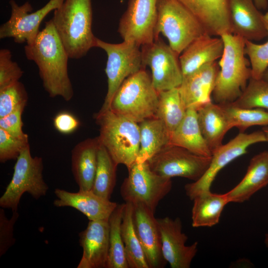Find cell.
<instances>
[{"instance_id":"1","label":"cell","mask_w":268,"mask_h":268,"mask_svg":"<svg viewBox=\"0 0 268 268\" xmlns=\"http://www.w3.org/2000/svg\"><path fill=\"white\" fill-rule=\"evenodd\" d=\"M26 58L37 65L49 96L70 100L74 92L67 71L68 55L51 19L45 22L34 41L24 47Z\"/></svg>"},{"instance_id":"2","label":"cell","mask_w":268,"mask_h":268,"mask_svg":"<svg viewBox=\"0 0 268 268\" xmlns=\"http://www.w3.org/2000/svg\"><path fill=\"white\" fill-rule=\"evenodd\" d=\"M52 20L69 58L80 59L96 47L91 0H65Z\"/></svg>"},{"instance_id":"3","label":"cell","mask_w":268,"mask_h":268,"mask_svg":"<svg viewBox=\"0 0 268 268\" xmlns=\"http://www.w3.org/2000/svg\"><path fill=\"white\" fill-rule=\"evenodd\" d=\"M224 43L222 56L212 98L215 103H230L240 97L252 77L250 61L245 53V39L233 34L220 36Z\"/></svg>"},{"instance_id":"4","label":"cell","mask_w":268,"mask_h":268,"mask_svg":"<svg viewBox=\"0 0 268 268\" xmlns=\"http://www.w3.org/2000/svg\"><path fill=\"white\" fill-rule=\"evenodd\" d=\"M94 118L99 126L100 143L118 165L129 169L136 162L139 150L138 123L111 109L97 112Z\"/></svg>"},{"instance_id":"5","label":"cell","mask_w":268,"mask_h":268,"mask_svg":"<svg viewBox=\"0 0 268 268\" xmlns=\"http://www.w3.org/2000/svg\"><path fill=\"white\" fill-rule=\"evenodd\" d=\"M158 92L145 68L129 76L122 83L111 102L110 109L137 123L154 117Z\"/></svg>"},{"instance_id":"6","label":"cell","mask_w":268,"mask_h":268,"mask_svg":"<svg viewBox=\"0 0 268 268\" xmlns=\"http://www.w3.org/2000/svg\"><path fill=\"white\" fill-rule=\"evenodd\" d=\"M161 33L178 55L195 40L206 33L200 20L176 0H159L155 39Z\"/></svg>"},{"instance_id":"7","label":"cell","mask_w":268,"mask_h":268,"mask_svg":"<svg viewBox=\"0 0 268 268\" xmlns=\"http://www.w3.org/2000/svg\"><path fill=\"white\" fill-rule=\"evenodd\" d=\"M12 178L0 198L2 208L17 211L21 197L28 193L35 199L46 195L49 187L43 176L42 158L32 157L30 145L24 148L16 159Z\"/></svg>"},{"instance_id":"8","label":"cell","mask_w":268,"mask_h":268,"mask_svg":"<svg viewBox=\"0 0 268 268\" xmlns=\"http://www.w3.org/2000/svg\"><path fill=\"white\" fill-rule=\"evenodd\" d=\"M128 170L120 189L122 198L127 203L142 204L155 212L159 202L170 192V178L153 172L147 161L135 162Z\"/></svg>"},{"instance_id":"9","label":"cell","mask_w":268,"mask_h":268,"mask_svg":"<svg viewBox=\"0 0 268 268\" xmlns=\"http://www.w3.org/2000/svg\"><path fill=\"white\" fill-rule=\"evenodd\" d=\"M139 47L131 42L124 41L121 43L112 44L96 38V47L103 50L107 55L105 70L107 77L108 90L99 112L110 109L112 99L124 81L143 68Z\"/></svg>"},{"instance_id":"10","label":"cell","mask_w":268,"mask_h":268,"mask_svg":"<svg viewBox=\"0 0 268 268\" xmlns=\"http://www.w3.org/2000/svg\"><path fill=\"white\" fill-rule=\"evenodd\" d=\"M266 142L264 132L250 134L240 133L226 144H222L212 153L210 164L198 180L185 186L186 195L192 200L199 195L210 191V187L219 171L228 164L247 153L251 145Z\"/></svg>"},{"instance_id":"11","label":"cell","mask_w":268,"mask_h":268,"mask_svg":"<svg viewBox=\"0 0 268 268\" xmlns=\"http://www.w3.org/2000/svg\"><path fill=\"white\" fill-rule=\"evenodd\" d=\"M142 66H148L153 86L158 92L179 87L183 75L179 57L159 37L141 46Z\"/></svg>"},{"instance_id":"12","label":"cell","mask_w":268,"mask_h":268,"mask_svg":"<svg viewBox=\"0 0 268 268\" xmlns=\"http://www.w3.org/2000/svg\"><path fill=\"white\" fill-rule=\"evenodd\" d=\"M211 158L169 144L147 162L150 169L160 176L170 179L180 177L196 181L205 173Z\"/></svg>"},{"instance_id":"13","label":"cell","mask_w":268,"mask_h":268,"mask_svg":"<svg viewBox=\"0 0 268 268\" xmlns=\"http://www.w3.org/2000/svg\"><path fill=\"white\" fill-rule=\"evenodd\" d=\"M64 0H49L42 8L32 12L33 8L29 2L19 5L14 0H10L11 15L0 27V39L12 38L16 43L31 44L40 32V25L44 18Z\"/></svg>"},{"instance_id":"14","label":"cell","mask_w":268,"mask_h":268,"mask_svg":"<svg viewBox=\"0 0 268 268\" xmlns=\"http://www.w3.org/2000/svg\"><path fill=\"white\" fill-rule=\"evenodd\" d=\"M159 0H129L120 19L118 31L125 41L139 46L153 42Z\"/></svg>"},{"instance_id":"15","label":"cell","mask_w":268,"mask_h":268,"mask_svg":"<svg viewBox=\"0 0 268 268\" xmlns=\"http://www.w3.org/2000/svg\"><path fill=\"white\" fill-rule=\"evenodd\" d=\"M161 234L163 257L172 268H190L198 250V242L191 245L186 243L188 239L182 231L179 217L157 218Z\"/></svg>"},{"instance_id":"16","label":"cell","mask_w":268,"mask_h":268,"mask_svg":"<svg viewBox=\"0 0 268 268\" xmlns=\"http://www.w3.org/2000/svg\"><path fill=\"white\" fill-rule=\"evenodd\" d=\"M133 206L135 231L149 268L165 267L167 263L162 254L160 231L154 213L142 204H134Z\"/></svg>"},{"instance_id":"17","label":"cell","mask_w":268,"mask_h":268,"mask_svg":"<svg viewBox=\"0 0 268 268\" xmlns=\"http://www.w3.org/2000/svg\"><path fill=\"white\" fill-rule=\"evenodd\" d=\"M220 69L217 61L206 64L194 72L183 76L178 87L187 109H198L212 102L211 96Z\"/></svg>"},{"instance_id":"18","label":"cell","mask_w":268,"mask_h":268,"mask_svg":"<svg viewBox=\"0 0 268 268\" xmlns=\"http://www.w3.org/2000/svg\"><path fill=\"white\" fill-rule=\"evenodd\" d=\"M79 237L83 254L77 268H106L109 249L108 220H89Z\"/></svg>"},{"instance_id":"19","label":"cell","mask_w":268,"mask_h":268,"mask_svg":"<svg viewBox=\"0 0 268 268\" xmlns=\"http://www.w3.org/2000/svg\"><path fill=\"white\" fill-rule=\"evenodd\" d=\"M227 2L232 34L253 42L268 36L264 14L254 0H227Z\"/></svg>"},{"instance_id":"20","label":"cell","mask_w":268,"mask_h":268,"mask_svg":"<svg viewBox=\"0 0 268 268\" xmlns=\"http://www.w3.org/2000/svg\"><path fill=\"white\" fill-rule=\"evenodd\" d=\"M57 199L53 204L56 207L74 208L85 215L89 220H108L118 203L95 194L91 191L79 190L72 193L56 189Z\"/></svg>"},{"instance_id":"21","label":"cell","mask_w":268,"mask_h":268,"mask_svg":"<svg viewBox=\"0 0 268 268\" xmlns=\"http://www.w3.org/2000/svg\"><path fill=\"white\" fill-rule=\"evenodd\" d=\"M200 20L208 34L232 33L227 0H176Z\"/></svg>"},{"instance_id":"22","label":"cell","mask_w":268,"mask_h":268,"mask_svg":"<svg viewBox=\"0 0 268 268\" xmlns=\"http://www.w3.org/2000/svg\"><path fill=\"white\" fill-rule=\"evenodd\" d=\"M224 50L221 37L205 33L192 42L181 54L179 61L183 76L220 58Z\"/></svg>"},{"instance_id":"23","label":"cell","mask_w":268,"mask_h":268,"mask_svg":"<svg viewBox=\"0 0 268 268\" xmlns=\"http://www.w3.org/2000/svg\"><path fill=\"white\" fill-rule=\"evenodd\" d=\"M98 136L79 142L71 151V171L79 190L91 191L96 174Z\"/></svg>"},{"instance_id":"24","label":"cell","mask_w":268,"mask_h":268,"mask_svg":"<svg viewBox=\"0 0 268 268\" xmlns=\"http://www.w3.org/2000/svg\"><path fill=\"white\" fill-rule=\"evenodd\" d=\"M268 185V150L253 156L241 181L226 194L229 202H243Z\"/></svg>"},{"instance_id":"25","label":"cell","mask_w":268,"mask_h":268,"mask_svg":"<svg viewBox=\"0 0 268 268\" xmlns=\"http://www.w3.org/2000/svg\"><path fill=\"white\" fill-rule=\"evenodd\" d=\"M199 126L211 152L221 146L225 134L231 129L226 114L219 104L210 102L197 110Z\"/></svg>"},{"instance_id":"26","label":"cell","mask_w":268,"mask_h":268,"mask_svg":"<svg viewBox=\"0 0 268 268\" xmlns=\"http://www.w3.org/2000/svg\"><path fill=\"white\" fill-rule=\"evenodd\" d=\"M169 144L183 147L199 155L212 156L201 131L197 110L194 109H187L183 120L171 134Z\"/></svg>"},{"instance_id":"27","label":"cell","mask_w":268,"mask_h":268,"mask_svg":"<svg viewBox=\"0 0 268 268\" xmlns=\"http://www.w3.org/2000/svg\"><path fill=\"white\" fill-rule=\"evenodd\" d=\"M140 146L136 162L142 163L170 144L171 133L164 123L153 117L138 123Z\"/></svg>"},{"instance_id":"28","label":"cell","mask_w":268,"mask_h":268,"mask_svg":"<svg viewBox=\"0 0 268 268\" xmlns=\"http://www.w3.org/2000/svg\"><path fill=\"white\" fill-rule=\"evenodd\" d=\"M193 201V227H212L217 224L224 207L229 202L226 193L218 194L210 191L199 195Z\"/></svg>"},{"instance_id":"29","label":"cell","mask_w":268,"mask_h":268,"mask_svg":"<svg viewBox=\"0 0 268 268\" xmlns=\"http://www.w3.org/2000/svg\"><path fill=\"white\" fill-rule=\"evenodd\" d=\"M133 204L125 203L121 234L129 268H149L135 231L133 220Z\"/></svg>"},{"instance_id":"30","label":"cell","mask_w":268,"mask_h":268,"mask_svg":"<svg viewBox=\"0 0 268 268\" xmlns=\"http://www.w3.org/2000/svg\"><path fill=\"white\" fill-rule=\"evenodd\" d=\"M158 92V101L154 117L161 120L171 134L183 120L186 111L179 88Z\"/></svg>"},{"instance_id":"31","label":"cell","mask_w":268,"mask_h":268,"mask_svg":"<svg viewBox=\"0 0 268 268\" xmlns=\"http://www.w3.org/2000/svg\"><path fill=\"white\" fill-rule=\"evenodd\" d=\"M118 165L106 148L100 143L97 152L96 174L92 189L95 194L110 200L116 185Z\"/></svg>"},{"instance_id":"32","label":"cell","mask_w":268,"mask_h":268,"mask_svg":"<svg viewBox=\"0 0 268 268\" xmlns=\"http://www.w3.org/2000/svg\"><path fill=\"white\" fill-rule=\"evenodd\" d=\"M124 205L118 204L108 219L109 249L106 268H129L121 228Z\"/></svg>"},{"instance_id":"33","label":"cell","mask_w":268,"mask_h":268,"mask_svg":"<svg viewBox=\"0 0 268 268\" xmlns=\"http://www.w3.org/2000/svg\"><path fill=\"white\" fill-rule=\"evenodd\" d=\"M220 105L230 128L236 127L240 133H244L248 128L255 126H268V111L261 108H242L230 103Z\"/></svg>"},{"instance_id":"34","label":"cell","mask_w":268,"mask_h":268,"mask_svg":"<svg viewBox=\"0 0 268 268\" xmlns=\"http://www.w3.org/2000/svg\"><path fill=\"white\" fill-rule=\"evenodd\" d=\"M230 104L242 108L268 111V82L263 78L251 77L240 97Z\"/></svg>"},{"instance_id":"35","label":"cell","mask_w":268,"mask_h":268,"mask_svg":"<svg viewBox=\"0 0 268 268\" xmlns=\"http://www.w3.org/2000/svg\"><path fill=\"white\" fill-rule=\"evenodd\" d=\"M264 21L268 37V12L264 14ZM245 53L250 62L252 77L262 78L264 73L268 67V39L262 44L245 40Z\"/></svg>"},{"instance_id":"36","label":"cell","mask_w":268,"mask_h":268,"mask_svg":"<svg viewBox=\"0 0 268 268\" xmlns=\"http://www.w3.org/2000/svg\"><path fill=\"white\" fill-rule=\"evenodd\" d=\"M28 94L23 84L19 81L0 90V118L20 108H25Z\"/></svg>"},{"instance_id":"37","label":"cell","mask_w":268,"mask_h":268,"mask_svg":"<svg viewBox=\"0 0 268 268\" xmlns=\"http://www.w3.org/2000/svg\"><path fill=\"white\" fill-rule=\"evenodd\" d=\"M23 71L17 63L12 60L11 51L7 49L0 50V90L19 81Z\"/></svg>"},{"instance_id":"38","label":"cell","mask_w":268,"mask_h":268,"mask_svg":"<svg viewBox=\"0 0 268 268\" xmlns=\"http://www.w3.org/2000/svg\"><path fill=\"white\" fill-rule=\"evenodd\" d=\"M28 137L14 136L0 128V162L16 159L22 150L29 145Z\"/></svg>"},{"instance_id":"39","label":"cell","mask_w":268,"mask_h":268,"mask_svg":"<svg viewBox=\"0 0 268 268\" xmlns=\"http://www.w3.org/2000/svg\"><path fill=\"white\" fill-rule=\"evenodd\" d=\"M18 216L17 211H14L11 218L8 219L3 210L0 209V256L4 255L15 243L13 228Z\"/></svg>"},{"instance_id":"40","label":"cell","mask_w":268,"mask_h":268,"mask_svg":"<svg viewBox=\"0 0 268 268\" xmlns=\"http://www.w3.org/2000/svg\"><path fill=\"white\" fill-rule=\"evenodd\" d=\"M25 108L20 107L0 118V128L19 138L28 137L22 130V115Z\"/></svg>"},{"instance_id":"41","label":"cell","mask_w":268,"mask_h":268,"mask_svg":"<svg viewBox=\"0 0 268 268\" xmlns=\"http://www.w3.org/2000/svg\"><path fill=\"white\" fill-rule=\"evenodd\" d=\"M53 125L57 131L64 134L74 133L79 128L80 123L72 114L67 111L58 113L53 119Z\"/></svg>"},{"instance_id":"42","label":"cell","mask_w":268,"mask_h":268,"mask_svg":"<svg viewBox=\"0 0 268 268\" xmlns=\"http://www.w3.org/2000/svg\"><path fill=\"white\" fill-rule=\"evenodd\" d=\"M254 1L259 9H265L268 6V0H254Z\"/></svg>"},{"instance_id":"43","label":"cell","mask_w":268,"mask_h":268,"mask_svg":"<svg viewBox=\"0 0 268 268\" xmlns=\"http://www.w3.org/2000/svg\"><path fill=\"white\" fill-rule=\"evenodd\" d=\"M262 131L264 133L266 139V142H268V126H264L262 128Z\"/></svg>"},{"instance_id":"44","label":"cell","mask_w":268,"mask_h":268,"mask_svg":"<svg viewBox=\"0 0 268 268\" xmlns=\"http://www.w3.org/2000/svg\"><path fill=\"white\" fill-rule=\"evenodd\" d=\"M262 78L268 82V67L264 73Z\"/></svg>"},{"instance_id":"45","label":"cell","mask_w":268,"mask_h":268,"mask_svg":"<svg viewBox=\"0 0 268 268\" xmlns=\"http://www.w3.org/2000/svg\"><path fill=\"white\" fill-rule=\"evenodd\" d=\"M264 242L266 247H268V234H266Z\"/></svg>"}]
</instances>
